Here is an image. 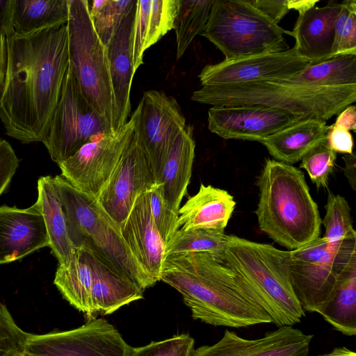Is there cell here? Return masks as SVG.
Returning a JSON list of instances; mask_svg holds the SVG:
<instances>
[{"instance_id":"cell-7","label":"cell","mask_w":356,"mask_h":356,"mask_svg":"<svg viewBox=\"0 0 356 356\" xmlns=\"http://www.w3.org/2000/svg\"><path fill=\"white\" fill-rule=\"evenodd\" d=\"M291 35L248 0H213L201 35L211 42L225 60L289 49L284 34Z\"/></svg>"},{"instance_id":"cell-28","label":"cell","mask_w":356,"mask_h":356,"mask_svg":"<svg viewBox=\"0 0 356 356\" xmlns=\"http://www.w3.org/2000/svg\"><path fill=\"white\" fill-rule=\"evenodd\" d=\"M51 176L38 180V197L34 204L41 213L46 226L49 245L58 265H66L74 253L68 233L66 217Z\"/></svg>"},{"instance_id":"cell-14","label":"cell","mask_w":356,"mask_h":356,"mask_svg":"<svg viewBox=\"0 0 356 356\" xmlns=\"http://www.w3.org/2000/svg\"><path fill=\"white\" fill-rule=\"evenodd\" d=\"M312 65L295 47L287 51L224 60L205 65L198 75L202 86L241 84L290 78Z\"/></svg>"},{"instance_id":"cell-6","label":"cell","mask_w":356,"mask_h":356,"mask_svg":"<svg viewBox=\"0 0 356 356\" xmlns=\"http://www.w3.org/2000/svg\"><path fill=\"white\" fill-rule=\"evenodd\" d=\"M193 101L213 106L264 105L326 122L356 100V85L316 87L273 81L202 86Z\"/></svg>"},{"instance_id":"cell-11","label":"cell","mask_w":356,"mask_h":356,"mask_svg":"<svg viewBox=\"0 0 356 356\" xmlns=\"http://www.w3.org/2000/svg\"><path fill=\"white\" fill-rule=\"evenodd\" d=\"M134 111L126 124L93 137L58 164L61 176L76 189L97 197L134 137Z\"/></svg>"},{"instance_id":"cell-49","label":"cell","mask_w":356,"mask_h":356,"mask_svg":"<svg viewBox=\"0 0 356 356\" xmlns=\"http://www.w3.org/2000/svg\"><path fill=\"white\" fill-rule=\"evenodd\" d=\"M17 356H31V355H29L28 353H26L24 352V353H22L19 354V355H17Z\"/></svg>"},{"instance_id":"cell-10","label":"cell","mask_w":356,"mask_h":356,"mask_svg":"<svg viewBox=\"0 0 356 356\" xmlns=\"http://www.w3.org/2000/svg\"><path fill=\"white\" fill-rule=\"evenodd\" d=\"M113 131L83 96L69 65L49 133L42 142L59 164L93 137Z\"/></svg>"},{"instance_id":"cell-23","label":"cell","mask_w":356,"mask_h":356,"mask_svg":"<svg viewBox=\"0 0 356 356\" xmlns=\"http://www.w3.org/2000/svg\"><path fill=\"white\" fill-rule=\"evenodd\" d=\"M179 0L136 1L132 35L135 72L143 63L144 52L173 29Z\"/></svg>"},{"instance_id":"cell-25","label":"cell","mask_w":356,"mask_h":356,"mask_svg":"<svg viewBox=\"0 0 356 356\" xmlns=\"http://www.w3.org/2000/svg\"><path fill=\"white\" fill-rule=\"evenodd\" d=\"M195 147L193 127L186 125L176 138L157 183L161 186L165 201L177 213L191 180Z\"/></svg>"},{"instance_id":"cell-48","label":"cell","mask_w":356,"mask_h":356,"mask_svg":"<svg viewBox=\"0 0 356 356\" xmlns=\"http://www.w3.org/2000/svg\"><path fill=\"white\" fill-rule=\"evenodd\" d=\"M325 356H356V353L346 347H339L326 353Z\"/></svg>"},{"instance_id":"cell-37","label":"cell","mask_w":356,"mask_h":356,"mask_svg":"<svg viewBox=\"0 0 356 356\" xmlns=\"http://www.w3.org/2000/svg\"><path fill=\"white\" fill-rule=\"evenodd\" d=\"M341 4L335 21L333 58L345 54L356 55V1L347 0Z\"/></svg>"},{"instance_id":"cell-2","label":"cell","mask_w":356,"mask_h":356,"mask_svg":"<svg viewBox=\"0 0 356 356\" xmlns=\"http://www.w3.org/2000/svg\"><path fill=\"white\" fill-rule=\"evenodd\" d=\"M160 280L179 291L195 320L234 328L273 323L240 276L209 252L165 256Z\"/></svg>"},{"instance_id":"cell-5","label":"cell","mask_w":356,"mask_h":356,"mask_svg":"<svg viewBox=\"0 0 356 356\" xmlns=\"http://www.w3.org/2000/svg\"><path fill=\"white\" fill-rule=\"evenodd\" d=\"M66 217L70 238L99 256L129 277L143 291L156 282L142 267L126 244L121 228L97 197L72 186L61 175L52 179Z\"/></svg>"},{"instance_id":"cell-26","label":"cell","mask_w":356,"mask_h":356,"mask_svg":"<svg viewBox=\"0 0 356 356\" xmlns=\"http://www.w3.org/2000/svg\"><path fill=\"white\" fill-rule=\"evenodd\" d=\"M330 128L326 122L308 118L289 126L264 139L262 143L275 160L290 165L304 157L325 139Z\"/></svg>"},{"instance_id":"cell-17","label":"cell","mask_w":356,"mask_h":356,"mask_svg":"<svg viewBox=\"0 0 356 356\" xmlns=\"http://www.w3.org/2000/svg\"><path fill=\"white\" fill-rule=\"evenodd\" d=\"M313 337L293 326L279 327L255 339L225 330L218 342L193 350L191 356H307Z\"/></svg>"},{"instance_id":"cell-29","label":"cell","mask_w":356,"mask_h":356,"mask_svg":"<svg viewBox=\"0 0 356 356\" xmlns=\"http://www.w3.org/2000/svg\"><path fill=\"white\" fill-rule=\"evenodd\" d=\"M68 0H15L13 15L14 33L28 35L66 24Z\"/></svg>"},{"instance_id":"cell-42","label":"cell","mask_w":356,"mask_h":356,"mask_svg":"<svg viewBox=\"0 0 356 356\" xmlns=\"http://www.w3.org/2000/svg\"><path fill=\"white\" fill-rule=\"evenodd\" d=\"M327 141L329 147L336 153L353 154V138L350 131L341 127L330 125Z\"/></svg>"},{"instance_id":"cell-18","label":"cell","mask_w":356,"mask_h":356,"mask_svg":"<svg viewBox=\"0 0 356 356\" xmlns=\"http://www.w3.org/2000/svg\"><path fill=\"white\" fill-rule=\"evenodd\" d=\"M49 245L44 221L35 204L26 209L0 207V265Z\"/></svg>"},{"instance_id":"cell-36","label":"cell","mask_w":356,"mask_h":356,"mask_svg":"<svg viewBox=\"0 0 356 356\" xmlns=\"http://www.w3.org/2000/svg\"><path fill=\"white\" fill-rule=\"evenodd\" d=\"M336 159L337 153L329 147L326 138L304 156L300 168L307 172L312 181L318 188H327Z\"/></svg>"},{"instance_id":"cell-12","label":"cell","mask_w":356,"mask_h":356,"mask_svg":"<svg viewBox=\"0 0 356 356\" xmlns=\"http://www.w3.org/2000/svg\"><path fill=\"white\" fill-rule=\"evenodd\" d=\"M135 111L134 137L147 157L157 184L176 138L187 125L186 118L177 99L162 90L145 91Z\"/></svg>"},{"instance_id":"cell-33","label":"cell","mask_w":356,"mask_h":356,"mask_svg":"<svg viewBox=\"0 0 356 356\" xmlns=\"http://www.w3.org/2000/svg\"><path fill=\"white\" fill-rule=\"evenodd\" d=\"M227 237L228 235L222 230L178 229L165 245V257L170 254L209 252L222 258Z\"/></svg>"},{"instance_id":"cell-27","label":"cell","mask_w":356,"mask_h":356,"mask_svg":"<svg viewBox=\"0 0 356 356\" xmlns=\"http://www.w3.org/2000/svg\"><path fill=\"white\" fill-rule=\"evenodd\" d=\"M54 284L63 297L88 318H95L98 314L92 296V268L88 253L76 248L72 259L66 265H58Z\"/></svg>"},{"instance_id":"cell-50","label":"cell","mask_w":356,"mask_h":356,"mask_svg":"<svg viewBox=\"0 0 356 356\" xmlns=\"http://www.w3.org/2000/svg\"><path fill=\"white\" fill-rule=\"evenodd\" d=\"M316 356H325V354L319 355H316Z\"/></svg>"},{"instance_id":"cell-15","label":"cell","mask_w":356,"mask_h":356,"mask_svg":"<svg viewBox=\"0 0 356 356\" xmlns=\"http://www.w3.org/2000/svg\"><path fill=\"white\" fill-rule=\"evenodd\" d=\"M307 118L264 105L213 106L208 111L210 131L228 139L259 141Z\"/></svg>"},{"instance_id":"cell-24","label":"cell","mask_w":356,"mask_h":356,"mask_svg":"<svg viewBox=\"0 0 356 356\" xmlns=\"http://www.w3.org/2000/svg\"><path fill=\"white\" fill-rule=\"evenodd\" d=\"M85 249L92 268V296L97 313L110 314L130 302L143 298L144 291L135 282L99 256Z\"/></svg>"},{"instance_id":"cell-46","label":"cell","mask_w":356,"mask_h":356,"mask_svg":"<svg viewBox=\"0 0 356 356\" xmlns=\"http://www.w3.org/2000/svg\"><path fill=\"white\" fill-rule=\"evenodd\" d=\"M8 67V47L6 37L0 35V92L3 87Z\"/></svg>"},{"instance_id":"cell-41","label":"cell","mask_w":356,"mask_h":356,"mask_svg":"<svg viewBox=\"0 0 356 356\" xmlns=\"http://www.w3.org/2000/svg\"><path fill=\"white\" fill-rule=\"evenodd\" d=\"M19 166V159L10 144L0 138V196L8 187Z\"/></svg>"},{"instance_id":"cell-30","label":"cell","mask_w":356,"mask_h":356,"mask_svg":"<svg viewBox=\"0 0 356 356\" xmlns=\"http://www.w3.org/2000/svg\"><path fill=\"white\" fill-rule=\"evenodd\" d=\"M277 83L316 87L356 85V55L345 54L312 64L298 74Z\"/></svg>"},{"instance_id":"cell-40","label":"cell","mask_w":356,"mask_h":356,"mask_svg":"<svg viewBox=\"0 0 356 356\" xmlns=\"http://www.w3.org/2000/svg\"><path fill=\"white\" fill-rule=\"evenodd\" d=\"M149 195L154 223L165 245L178 229V213L173 211L165 201L160 184H156L149 191Z\"/></svg>"},{"instance_id":"cell-31","label":"cell","mask_w":356,"mask_h":356,"mask_svg":"<svg viewBox=\"0 0 356 356\" xmlns=\"http://www.w3.org/2000/svg\"><path fill=\"white\" fill-rule=\"evenodd\" d=\"M320 314L343 334H356V269L341 281L332 299Z\"/></svg>"},{"instance_id":"cell-34","label":"cell","mask_w":356,"mask_h":356,"mask_svg":"<svg viewBox=\"0 0 356 356\" xmlns=\"http://www.w3.org/2000/svg\"><path fill=\"white\" fill-rule=\"evenodd\" d=\"M136 0L88 1L89 13L94 29L107 47L123 19L136 3Z\"/></svg>"},{"instance_id":"cell-32","label":"cell","mask_w":356,"mask_h":356,"mask_svg":"<svg viewBox=\"0 0 356 356\" xmlns=\"http://www.w3.org/2000/svg\"><path fill=\"white\" fill-rule=\"evenodd\" d=\"M213 0H179L173 29L176 33L177 60L181 58L209 18Z\"/></svg>"},{"instance_id":"cell-3","label":"cell","mask_w":356,"mask_h":356,"mask_svg":"<svg viewBox=\"0 0 356 356\" xmlns=\"http://www.w3.org/2000/svg\"><path fill=\"white\" fill-rule=\"evenodd\" d=\"M257 186L255 213L261 232L290 250L319 237L322 220L302 170L268 159Z\"/></svg>"},{"instance_id":"cell-8","label":"cell","mask_w":356,"mask_h":356,"mask_svg":"<svg viewBox=\"0 0 356 356\" xmlns=\"http://www.w3.org/2000/svg\"><path fill=\"white\" fill-rule=\"evenodd\" d=\"M289 254L293 287L302 309L320 314L341 281L356 269V239L332 243L319 236Z\"/></svg>"},{"instance_id":"cell-9","label":"cell","mask_w":356,"mask_h":356,"mask_svg":"<svg viewBox=\"0 0 356 356\" xmlns=\"http://www.w3.org/2000/svg\"><path fill=\"white\" fill-rule=\"evenodd\" d=\"M69 67L92 108L113 129L114 103L107 47L98 37L88 1L68 0Z\"/></svg>"},{"instance_id":"cell-20","label":"cell","mask_w":356,"mask_h":356,"mask_svg":"<svg viewBox=\"0 0 356 356\" xmlns=\"http://www.w3.org/2000/svg\"><path fill=\"white\" fill-rule=\"evenodd\" d=\"M136 7V3L107 45L114 103V131L127 122L131 111L130 92L135 73L132 35Z\"/></svg>"},{"instance_id":"cell-45","label":"cell","mask_w":356,"mask_h":356,"mask_svg":"<svg viewBox=\"0 0 356 356\" xmlns=\"http://www.w3.org/2000/svg\"><path fill=\"white\" fill-rule=\"evenodd\" d=\"M344 161V175L353 191L356 190V157L354 153L351 154H346L343 156Z\"/></svg>"},{"instance_id":"cell-47","label":"cell","mask_w":356,"mask_h":356,"mask_svg":"<svg viewBox=\"0 0 356 356\" xmlns=\"http://www.w3.org/2000/svg\"><path fill=\"white\" fill-rule=\"evenodd\" d=\"M318 2V0H289V5L290 10L294 9L300 14L314 7Z\"/></svg>"},{"instance_id":"cell-38","label":"cell","mask_w":356,"mask_h":356,"mask_svg":"<svg viewBox=\"0 0 356 356\" xmlns=\"http://www.w3.org/2000/svg\"><path fill=\"white\" fill-rule=\"evenodd\" d=\"M194 343L189 334H181L140 347L130 346L128 356H191Z\"/></svg>"},{"instance_id":"cell-39","label":"cell","mask_w":356,"mask_h":356,"mask_svg":"<svg viewBox=\"0 0 356 356\" xmlns=\"http://www.w3.org/2000/svg\"><path fill=\"white\" fill-rule=\"evenodd\" d=\"M29 336L0 302V356H17L24 353Z\"/></svg>"},{"instance_id":"cell-43","label":"cell","mask_w":356,"mask_h":356,"mask_svg":"<svg viewBox=\"0 0 356 356\" xmlns=\"http://www.w3.org/2000/svg\"><path fill=\"white\" fill-rule=\"evenodd\" d=\"M248 1L276 24H278L290 10L289 0H248Z\"/></svg>"},{"instance_id":"cell-35","label":"cell","mask_w":356,"mask_h":356,"mask_svg":"<svg viewBox=\"0 0 356 356\" xmlns=\"http://www.w3.org/2000/svg\"><path fill=\"white\" fill-rule=\"evenodd\" d=\"M325 209L322 221L325 229L323 237L329 243L356 239L350 208L345 197L330 192Z\"/></svg>"},{"instance_id":"cell-13","label":"cell","mask_w":356,"mask_h":356,"mask_svg":"<svg viewBox=\"0 0 356 356\" xmlns=\"http://www.w3.org/2000/svg\"><path fill=\"white\" fill-rule=\"evenodd\" d=\"M130 346L104 318L70 330L30 334L24 352L31 356H128Z\"/></svg>"},{"instance_id":"cell-1","label":"cell","mask_w":356,"mask_h":356,"mask_svg":"<svg viewBox=\"0 0 356 356\" xmlns=\"http://www.w3.org/2000/svg\"><path fill=\"white\" fill-rule=\"evenodd\" d=\"M8 67L0 92L6 134L22 143L43 142L69 65L67 24L6 36Z\"/></svg>"},{"instance_id":"cell-4","label":"cell","mask_w":356,"mask_h":356,"mask_svg":"<svg viewBox=\"0 0 356 356\" xmlns=\"http://www.w3.org/2000/svg\"><path fill=\"white\" fill-rule=\"evenodd\" d=\"M222 260L240 276L276 326H293L305 316L293 287L289 251L228 235Z\"/></svg>"},{"instance_id":"cell-19","label":"cell","mask_w":356,"mask_h":356,"mask_svg":"<svg viewBox=\"0 0 356 356\" xmlns=\"http://www.w3.org/2000/svg\"><path fill=\"white\" fill-rule=\"evenodd\" d=\"M122 237L146 272L160 281L165 259V243L154 223L149 191L140 195L121 225Z\"/></svg>"},{"instance_id":"cell-21","label":"cell","mask_w":356,"mask_h":356,"mask_svg":"<svg viewBox=\"0 0 356 356\" xmlns=\"http://www.w3.org/2000/svg\"><path fill=\"white\" fill-rule=\"evenodd\" d=\"M341 6V3L330 1L323 7L314 6L299 14L291 31L296 40L293 47L312 65L333 58L335 21Z\"/></svg>"},{"instance_id":"cell-16","label":"cell","mask_w":356,"mask_h":356,"mask_svg":"<svg viewBox=\"0 0 356 356\" xmlns=\"http://www.w3.org/2000/svg\"><path fill=\"white\" fill-rule=\"evenodd\" d=\"M156 184L147 157L133 137L97 198L121 227L137 198Z\"/></svg>"},{"instance_id":"cell-44","label":"cell","mask_w":356,"mask_h":356,"mask_svg":"<svg viewBox=\"0 0 356 356\" xmlns=\"http://www.w3.org/2000/svg\"><path fill=\"white\" fill-rule=\"evenodd\" d=\"M335 126L341 127L348 130L355 131L356 129V108L350 105L338 114Z\"/></svg>"},{"instance_id":"cell-22","label":"cell","mask_w":356,"mask_h":356,"mask_svg":"<svg viewBox=\"0 0 356 356\" xmlns=\"http://www.w3.org/2000/svg\"><path fill=\"white\" fill-rule=\"evenodd\" d=\"M235 206L234 198L228 191L201 184L198 192L179 208L177 227L224 231Z\"/></svg>"}]
</instances>
